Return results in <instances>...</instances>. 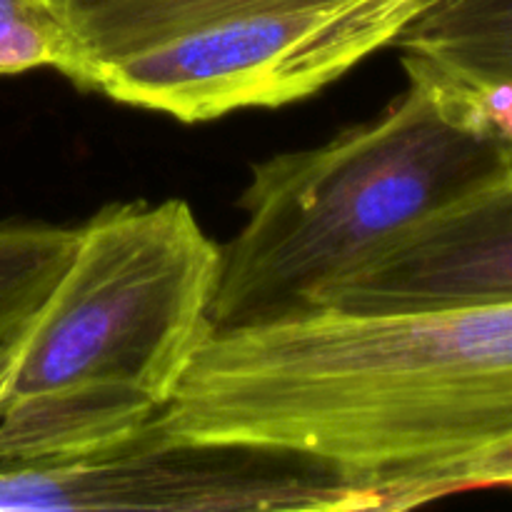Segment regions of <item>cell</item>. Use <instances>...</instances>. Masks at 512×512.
<instances>
[{
    "mask_svg": "<svg viewBox=\"0 0 512 512\" xmlns=\"http://www.w3.org/2000/svg\"><path fill=\"white\" fill-rule=\"evenodd\" d=\"M395 45L463 88L512 83V0H440Z\"/></svg>",
    "mask_w": 512,
    "mask_h": 512,
    "instance_id": "52a82bcc",
    "label": "cell"
},
{
    "mask_svg": "<svg viewBox=\"0 0 512 512\" xmlns=\"http://www.w3.org/2000/svg\"><path fill=\"white\" fill-rule=\"evenodd\" d=\"M403 65L408 88L378 118L255 165L210 333L313 313L413 225L512 170V143L473 90L423 60Z\"/></svg>",
    "mask_w": 512,
    "mask_h": 512,
    "instance_id": "3957f363",
    "label": "cell"
},
{
    "mask_svg": "<svg viewBox=\"0 0 512 512\" xmlns=\"http://www.w3.org/2000/svg\"><path fill=\"white\" fill-rule=\"evenodd\" d=\"M53 68L83 83L85 60L65 0H0V75Z\"/></svg>",
    "mask_w": 512,
    "mask_h": 512,
    "instance_id": "30bf717a",
    "label": "cell"
},
{
    "mask_svg": "<svg viewBox=\"0 0 512 512\" xmlns=\"http://www.w3.org/2000/svg\"><path fill=\"white\" fill-rule=\"evenodd\" d=\"M23 335H20L13 345H8V348L0 350V405H3L5 393H8V385H10V378H13L15 363H18V353H20V343H23Z\"/></svg>",
    "mask_w": 512,
    "mask_h": 512,
    "instance_id": "7c38bea8",
    "label": "cell"
},
{
    "mask_svg": "<svg viewBox=\"0 0 512 512\" xmlns=\"http://www.w3.org/2000/svg\"><path fill=\"white\" fill-rule=\"evenodd\" d=\"M440 0H320L185 30L88 75V90L185 123L318 93Z\"/></svg>",
    "mask_w": 512,
    "mask_h": 512,
    "instance_id": "277c9868",
    "label": "cell"
},
{
    "mask_svg": "<svg viewBox=\"0 0 512 512\" xmlns=\"http://www.w3.org/2000/svg\"><path fill=\"white\" fill-rule=\"evenodd\" d=\"M223 248L185 200L115 203L20 343L0 405V463L95 453L153 423L210 338Z\"/></svg>",
    "mask_w": 512,
    "mask_h": 512,
    "instance_id": "7a4b0ae2",
    "label": "cell"
},
{
    "mask_svg": "<svg viewBox=\"0 0 512 512\" xmlns=\"http://www.w3.org/2000/svg\"><path fill=\"white\" fill-rule=\"evenodd\" d=\"M78 228L0 225V350L28 330L73 258Z\"/></svg>",
    "mask_w": 512,
    "mask_h": 512,
    "instance_id": "9c48e42d",
    "label": "cell"
},
{
    "mask_svg": "<svg viewBox=\"0 0 512 512\" xmlns=\"http://www.w3.org/2000/svg\"><path fill=\"white\" fill-rule=\"evenodd\" d=\"M495 303H512V170L420 220L335 283L315 310L408 313Z\"/></svg>",
    "mask_w": 512,
    "mask_h": 512,
    "instance_id": "8992f818",
    "label": "cell"
},
{
    "mask_svg": "<svg viewBox=\"0 0 512 512\" xmlns=\"http://www.w3.org/2000/svg\"><path fill=\"white\" fill-rule=\"evenodd\" d=\"M0 510H375L370 490L318 460L198 443L158 423L95 453L0 463Z\"/></svg>",
    "mask_w": 512,
    "mask_h": 512,
    "instance_id": "5b68a950",
    "label": "cell"
},
{
    "mask_svg": "<svg viewBox=\"0 0 512 512\" xmlns=\"http://www.w3.org/2000/svg\"><path fill=\"white\" fill-rule=\"evenodd\" d=\"M480 488H512V440L393 480L378 490V510H408L443 495Z\"/></svg>",
    "mask_w": 512,
    "mask_h": 512,
    "instance_id": "8fae6325",
    "label": "cell"
},
{
    "mask_svg": "<svg viewBox=\"0 0 512 512\" xmlns=\"http://www.w3.org/2000/svg\"><path fill=\"white\" fill-rule=\"evenodd\" d=\"M168 435L318 460L378 490L512 440V303L315 313L210 333Z\"/></svg>",
    "mask_w": 512,
    "mask_h": 512,
    "instance_id": "6da1fadb",
    "label": "cell"
},
{
    "mask_svg": "<svg viewBox=\"0 0 512 512\" xmlns=\"http://www.w3.org/2000/svg\"><path fill=\"white\" fill-rule=\"evenodd\" d=\"M308 3L320 0H65L68 23L85 60L80 88L103 60L135 53L220 18Z\"/></svg>",
    "mask_w": 512,
    "mask_h": 512,
    "instance_id": "ba28073f",
    "label": "cell"
}]
</instances>
